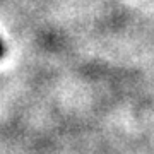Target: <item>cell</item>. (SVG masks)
Wrapping results in <instances>:
<instances>
[{
  "label": "cell",
  "instance_id": "6da1fadb",
  "mask_svg": "<svg viewBox=\"0 0 154 154\" xmlns=\"http://www.w3.org/2000/svg\"><path fill=\"white\" fill-rule=\"evenodd\" d=\"M5 55V46H4V43H2V39H0V58Z\"/></svg>",
  "mask_w": 154,
  "mask_h": 154
}]
</instances>
